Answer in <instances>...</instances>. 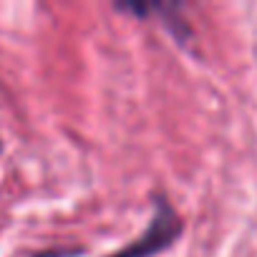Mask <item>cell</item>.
<instances>
[{
  "mask_svg": "<svg viewBox=\"0 0 257 257\" xmlns=\"http://www.w3.org/2000/svg\"><path fill=\"white\" fill-rule=\"evenodd\" d=\"M179 232V219L174 217V212L169 209V207H159V214L154 217V224L144 232V237L139 239V242H134L132 247H126V249H121L118 254H113V257H147V254H154V252H159L162 247H167L172 239H174V234Z\"/></svg>",
  "mask_w": 257,
  "mask_h": 257,
  "instance_id": "1",
  "label": "cell"
}]
</instances>
